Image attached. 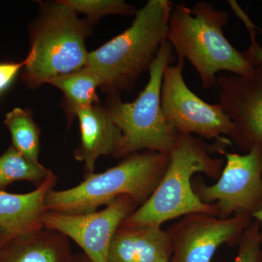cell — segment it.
I'll return each mask as SVG.
<instances>
[{"label":"cell","instance_id":"cell-1","mask_svg":"<svg viewBox=\"0 0 262 262\" xmlns=\"http://www.w3.org/2000/svg\"><path fill=\"white\" fill-rule=\"evenodd\" d=\"M224 162L223 159L211 157L201 139L178 133L168 154V165L156 189L120 227H161L168 221L193 213L217 216L215 205L203 203L196 195L192 179L198 173L218 179Z\"/></svg>","mask_w":262,"mask_h":262},{"label":"cell","instance_id":"cell-2","mask_svg":"<svg viewBox=\"0 0 262 262\" xmlns=\"http://www.w3.org/2000/svg\"><path fill=\"white\" fill-rule=\"evenodd\" d=\"M229 13L201 1L192 8L173 7L169 19L166 39L178 58L187 59L195 69L204 89L216 88L221 71L237 75L251 74L253 67L244 53L232 46L224 34Z\"/></svg>","mask_w":262,"mask_h":262},{"label":"cell","instance_id":"cell-3","mask_svg":"<svg viewBox=\"0 0 262 262\" xmlns=\"http://www.w3.org/2000/svg\"><path fill=\"white\" fill-rule=\"evenodd\" d=\"M173 7L168 0H149L136 11L126 30L89 53L86 66L98 76L101 89L111 94L129 91L149 70L166 40Z\"/></svg>","mask_w":262,"mask_h":262},{"label":"cell","instance_id":"cell-4","mask_svg":"<svg viewBox=\"0 0 262 262\" xmlns=\"http://www.w3.org/2000/svg\"><path fill=\"white\" fill-rule=\"evenodd\" d=\"M168 155L146 150L126 157L102 173L84 176L78 185L51 189L45 201L46 211L83 214L96 211L120 196H130L141 206L154 192L165 173Z\"/></svg>","mask_w":262,"mask_h":262},{"label":"cell","instance_id":"cell-5","mask_svg":"<svg viewBox=\"0 0 262 262\" xmlns=\"http://www.w3.org/2000/svg\"><path fill=\"white\" fill-rule=\"evenodd\" d=\"M89 33V22L81 20L63 2L47 7L31 32L30 51L22 75L26 84L34 89L85 67Z\"/></svg>","mask_w":262,"mask_h":262},{"label":"cell","instance_id":"cell-6","mask_svg":"<svg viewBox=\"0 0 262 262\" xmlns=\"http://www.w3.org/2000/svg\"><path fill=\"white\" fill-rule=\"evenodd\" d=\"M173 51L166 39L150 67L146 87L135 101L123 102L119 94L108 98L106 108L122 134L116 158H126L142 149L168 155L173 147L178 132L165 120L161 106L164 71L173 59Z\"/></svg>","mask_w":262,"mask_h":262},{"label":"cell","instance_id":"cell-7","mask_svg":"<svg viewBox=\"0 0 262 262\" xmlns=\"http://www.w3.org/2000/svg\"><path fill=\"white\" fill-rule=\"evenodd\" d=\"M184 64V60L178 58L177 64L164 71L161 106L165 120L178 133L230 144L222 136L230 135L233 124L220 103L210 104L189 89L183 77Z\"/></svg>","mask_w":262,"mask_h":262},{"label":"cell","instance_id":"cell-8","mask_svg":"<svg viewBox=\"0 0 262 262\" xmlns=\"http://www.w3.org/2000/svg\"><path fill=\"white\" fill-rule=\"evenodd\" d=\"M223 154L226 164L217 182L195 184L194 193L203 203L215 205L219 218L252 215L262 206V148L253 146L244 155Z\"/></svg>","mask_w":262,"mask_h":262},{"label":"cell","instance_id":"cell-9","mask_svg":"<svg viewBox=\"0 0 262 262\" xmlns=\"http://www.w3.org/2000/svg\"><path fill=\"white\" fill-rule=\"evenodd\" d=\"M139 205L130 196H118L100 211L68 214L46 211L41 215L42 227L72 239L91 262H108L110 245L122 222Z\"/></svg>","mask_w":262,"mask_h":262},{"label":"cell","instance_id":"cell-10","mask_svg":"<svg viewBox=\"0 0 262 262\" xmlns=\"http://www.w3.org/2000/svg\"><path fill=\"white\" fill-rule=\"evenodd\" d=\"M253 221L243 213L220 219L205 213L185 215L170 231V262H212L224 244H238L244 231Z\"/></svg>","mask_w":262,"mask_h":262},{"label":"cell","instance_id":"cell-11","mask_svg":"<svg viewBox=\"0 0 262 262\" xmlns=\"http://www.w3.org/2000/svg\"><path fill=\"white\" fill-rule=\"evenodd\" d=\"M220 104L233 124L231 141L241 151L262 148V64L244 76L217 77Z\"/></svg>","mask_w":262,"mask_h":262},{"label":"cell","instance_id":"cell-12","mask_svg":"<svg viewBox=\"0 0 262 262\" xmlns=\"http://www.w3.org/2000/svg\"><path fill=\"white\" fill-rule=\"evenodd\" d=\"M81 141L75 151L77 161L83 162L85 175L94 173L95 163L101 156L116 157L122 134L107 108L95 104L77 112Z\"/></svg>","mask_w":262,"mask_h":262},{"label":"cell","instance_id":"cell-13","mask_svg":"<svg viewBox=\"0 0 262 262\" xmlns=\"http://www.w3.org/2000/svg\"><path fill=\"white\" fill-rule=\"evenodd\" d=\"M57 177L52 173L35 190L26 194L0 192V234L5 241L43 228L41 215L46 195L56 185Z\"/></svg>","mask_w":262,"mask_h":262},{"label":"cell","instance_id":"cell-14","mask_svg":"<svg viewBox=\"0 0 262 262\" xmlns=\"http://www.w3.org/2000/svg\"><path fill=\"white\" fill-rule=\"evenodd\" d=\"M172 245L161 227H119L108 253V262H170Z\"/></svg>","mask_w":262,"mask_h":262},{"label":"cell","instance_id":"cell-15","mask_svg":"<svg viewBox=\"0 0 262 262\" xmlns=\"http://www.w3.org/2000/svg\"><path fill=\"white\" fill-rule=\"evenodd\" d=\"M0 262H80L65 235L43 228L5 241Z\"/></svg>","mask_w":262,"mask_h":262},{"label":"cell","instance_id":"cell-16","mask_svg":"<svg viewBox=\"0 0 262 262\" xmlns=\"http://www.w3.org/2000/svg\"><path fill=\"white\" fill-rule=\"evenodd\" d=\"M48 84L55 86L64 95V106L70 117L77 112L99 103L96 90L101 87L99 77L87 66L80 70L50 79Z\"/></svg>","mask_w":262,"mask_h":262},{"label":"cell","instance_id":"cell-17","mask_svg":"<svg viewBox=\"0 0 262 262\" xmlns=\"http://www.w3.org/2000/svg\"><path fill=\"white\" fill-rule=\"evenodd\" d=\"M5 126L11 136L12 145L24 158L39 163L40 130L29 108H15L5 115Z\"/></svg>","mask_w":262,"mask_h":262},{"label":"cell","instance_id":"cell-18","mask_svg":"<svg viewBox=\"0 0 262 262\" xmlns=\"http://www.w3.org/2000/svg\"><path fill=\"white\" fill-rule=\"evenodd\" d=\"M53 173L40 163L24 158L13 146L0 155V192L16 182L26 181L38 187Z\"/></svg>","mask_w":262,"mask_h":262},{"label":"cell","instance_id":"cell-19","mask_svg":"<svg viewBox=\"0 0 262 262\" xmlns=\"http://www.w3.org/2000/svg\"><path fill=\"white\" fill-rule=\"evenodd\" d=\"M77 13H84L89 20L108 15H131L134 8L122 0H62Z\"/></svg>","mask_w":262,"mask_h":262},{"label":"cell","instance_id":"cell-20","mask_svg":"<svg viewBox=\"0 0 262 262\" xmlns=\"http://www.w3.org/2000/svg\"><path fill=\"white\" fill-rule=\"evenodd\" d=\"M261 228L253 219L244 231L238 243V251L234 262H262Z\"/></svg>","mask_w":262,"mask_h":262},{"label":"cell","instance_id":"cell-21","mask_svg":"<svg viewBox=\"0 0 262 262\" xmlns=\"http://www.w3.org/2000/svg\"><path fill=\"white\" fill-rule=\"evenodd\" d=\"M24 61L20 63L4 62L0 63V94L6 91L13 83L19 71L24 68Z\"/></svg>","mask_w":262,"mask_h":262},{"label":"cell","instance_id":"cell-22","mask_svg":"<svg viewBox=\"0 0 262 262\" xmlns=\"http://www.w3.org/2000/svg\"><path fill=\"white\" fill-rule=\"evenodd\" d=\"M248 32H249L250 37H251V46L247 51L244 52L245 56L247 58L248 61L253 66L262 64V47L258 44L256 39V32L254 31V27L252 24H247Z\"/></svg>","mask_w":262,"mask_h":262},{"label":"cell","instance_id":"cell-23","mask_svg":"<svg viewBox=\"0 0 262 262\" xmlns=\"http://www.w3.org/2000/svg\"><path fill=\"white\" fill-rule=\"evenodd\" d=\"M253 219L257 221L260 225V228H261V236L262 237V206L258 211L255 212L252 215Z\"/></svg>","mask_w":262,"mask_h":262},{"label":"cell","instance_id":"cell-24","mask_svg":"<svg viewBox=\"0 0 262 262\" xmlns=\"http://www.w3.org/2000/svg\"><path fill=\"white\" fill-rule=\"evenodd\" d=\"M80 262H91L89 261V258L86 257L85 256H80Z\"/></svg>","mask_w":262,"mask_h":262},{"label":"cell","instance_id":"cell-25","mask_svg":"<svg viewBox=\"0 0 262 262\" xmlns=\"http://www.w3.org/2000/svg\"><path fill=\"white\" fill-rule=\"evenodd\" d=\"M5 239L3 237V236L2 234H0V247L3 246V244L5 242Z\"/></svg>","mask_w":262,"mask_h":262},{"label":"cell","instance_id":"cell-26","mask_svg":"<svg viewBox=\"0 0 262 262\" xmlns=\"http://www.w3.org/2000/svg\"><path fill=\"white\" fill-rule=\"evenodd\" d=\"M261 246H262V237H261Z\"/></svg>","mask_w":262,"mask_h":262}]
</instances>
